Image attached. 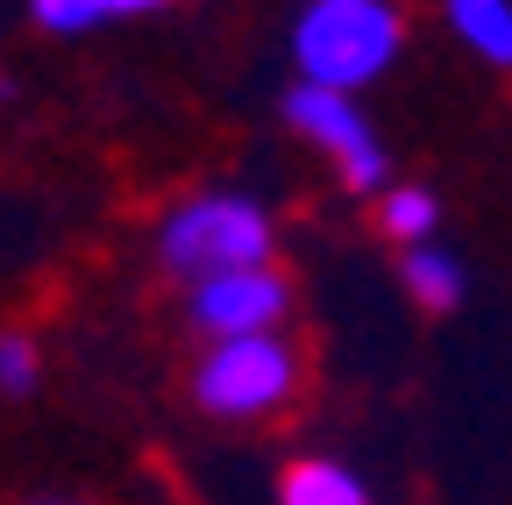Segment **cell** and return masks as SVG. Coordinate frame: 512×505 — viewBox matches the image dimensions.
I'll list each match as a JSON object with an SVG mask.
<instances>
[{
    "label": "cell",
    "mask_w": 512,
    "mask_h": 505,
    "mask_svg": "<svg viewBox=\"0 0 512 505\" xmlns=\"http://www.w3.org/2000/svg\"><path fill=\"white\" fill-rule=\"evenodd\" d=\"M29 505H72V498H29Z\"/></svg>",
    "instance_id": "7c38bea8"
},
{
    "label": "cell",
    "mask_w": 512,
    "mask_h": 505,
    "mask_svg": "<svg viewBox=\"0 0 512 505\" xmlns=\"http://www.w3.org/2000/svg\"><path fill=\"white\" fill-rule=\"evenodd\" d=\"M192 406L221 427H264L299 406L306 392V349L292 335H242V342H207L192 363Z\"/></svg>",
    "instance_id": "3957f363"
},
{
    "label": "cell",
    "mask_w": 512,
    "mask_h": 505,
    "mask_svg": "<svg viewBox=\"0 0 512 505\" xmlns=\"http://www.w3.org/2000/svg\"><path fill=\"white\" fill-rule=\"evenodd\" d=\"M285 129L328 157L349 193H384V185H392V150H384L377 121L363 114V100L320 93V86H299L292 79L285 86Z\"/></svg>",
    "instance_id": "277c9868"
},
{
    "label": "cell",
    "mask_w": 512,
    "mask_h": 505,
    "mask_svg": "<svg viewBox=\"0 0 512 505\" xmlns=\"http://www.w3.org/2000/svg\"><path fill=\"white\" fill-rule=\"evenodd\" d=\"M448 36H456L477 65L512 72V0H441Z\"/></svg>",
    "instance_id": "ba28073f"
},
{
    "label": "cell",
    "mask_w": 512,
    "mask_h": 505,
    "mask_svg": "<svg viewBox=\"0 0 512 505\" xmlns=\"http://www.w3.org/2000/svg\"><path fill=\"white\" fill-rule=\"evenodd\" d=\"M43 385V349L29 328H0V399H29Z\"/></svg>",
    "instance_id": "8fae6325"
},
{
    "label": "cell",
    "mask_w": 512,
    "mask_h": 505,
    "mask_svg": "<svg viewBox=\"0 0 512 505\" xmlns=\"http://www.w3.org/2000/svg\"><path fill=\"white\" fill-rule=\"evenodd\" d=\"M285 50L299 86L320 93H370L406 50V15L399 0H299L285 22Z\"/></svg>",
    "instance_id": "7a4b0ae2"
},
{
    "label": "cell",
    "mask_w": 512,
    "mask_h": 505,
    "mask_svg": "<svg viewBox=\"0 0 512 505\" xmlns=\"http://www.w3.org/2000/svg\"><path fill=\"white\" fill-rule=\"evenodd\" d=\"M178 0H29V22L50 29V36H93V29H114V22H143V15H164Z\"/></svg>",
    "instance_id": "9c48e42d"
},
{
    "label": "cell",
    "mask_w": 512,
    "mask_h": 505,
    "mask_svg": "<svg viewBox=\"0 0 512 505\" xmlns=\"http://www.w3.org/2000/svg\"><path fill=\"white\" fill-rule=\"evenodd\" d=\"M150 257L164 278L200 285V278H228V271H271L278 264V214L242 193V185H200L157 214Z\"/></svg>",
    "instance_id": "6da1fadb"
},
{
    "label": "cell",
    "mask_w": 512,
    "mask_h": 505,
    "mask_svg": "<svg viewBox=\"0 0 512 505\" xmlns=\"http://www.w3.org/2000/svg\"><path fill=\"white\" fill-rule=\"evenodd\" d=\"M399 285L420 313H456L470 299V264L448 242H420V249H399Z\"/></svg>",
    "instance_id": "8992f818"
},
{
    "label": "cell",
    "mask_w": 512,
    "mask_h": 505,
    "mask_svg": "<svg viewBox=\"0 0 512 505\" xmlns=\"http://www.w3.org/2000/svg\"><path fill=\"white\" fill-rule=\"evenodd\" d=\"M185 328L200 342H242V335H285L292 321V278L271 271H228V278H200L185 285Z\"/></svg>",
    "instance_id": "5b68a950"
},
{
    "label": "cell",
    "mask_w": 512,
    "mask_h": 505,
    "mask_svg": "<svg viewBox=\"0 0 512 505\" xmlns=\"http://www.w3.org/2000/svg\"><path fill=\"white\" fill-rule=\"evenodd\" d=\"M377 235L399 242V249L441 242V200L427 193V185H384L377 193Z\"/></svg>",
    "instance_id": "30bf717a"
},
{
    "label": "cell",
    "mask_w": 512,
    "mask_h": 505,
    "mask_svg": "<svg viewBox=\"0 0 512 505\" xmlns=\"http://www.w3.org/2000/svg\"><path fill=\"white\" fill-rule=\"evenodd\" d=\"M271 505H377V491L363 484V470H349L335 456H292L278 470V498Z\"/></svg>",
    "instance_id": "52a82bcc"
}]
</instances>
